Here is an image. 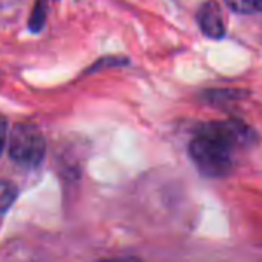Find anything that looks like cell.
I'll use <instances>...</instances> for the list:
<instances>
[{
	"mask_svg": "<svg viewBox=\"0 0 262 262\" xmlns=\"http://www.w3.org/2000/svg\"><path fill=\"white\" fill-rule=\"evenodd\" d=\"M196 21L203 34L209 38H223L226 35L223 11L215 0H207L198 8Z\"/></svg>",
	"mask_w": 262,
	"mask_h": 262,
	"instance_id": "cell-4",
	"label": "cell"
},
{
	"mask_svg": "<svg viewBox=\"0 0 262 262\" xmlns=\"http://www.w3.org/2000/svg\"><path fill=\"white\" fill-rule=\"evenodd\" d=\"M198 135L206 137L229 150L233 152L236 147H244L250 144L255 138L252 127H249L241 120H224V121H210L200 127Z\"/></svg>",
	"mask_w": 262,
	"mask_h": 262,
	"instance_id": "cell-3",
	"label": "cell"
},
{
	"mask_svg": "<svg viewBox=\"0 0 262 262\" xmlns=\"http://www.w3.org/2000/svg\"><path fill=\"white\" fill-rule=\"evenodd\" d=\"M46 144L40 129L31 123H18L11 132L9 155L25 167H37L45 157Z\"/></svg>",
	"mask_w": 262,
	"mask_h": 262,
	"instance_id": "cell-2",
	"label": "cell"
},
{
	"mask_svg": "<svg viewBox=\"0 0 262 262\" xmlns=\"http://www.w3.org/2000/svg\"><path fill=\"white\" fill-rule=\"evenodd\" d=\"M46 17H48V0H37L29 17V23H28L29 29L32 32L41 31V28L46 23Z\"/></svg>",
	"mask_w": 262,
	"mask_h": 262,
	"instance_id": "cell-6",
	"label": "cell"
},
{
	"mask_svg": "<svg viewBox=\"0 0 262 262\" xmlns=\"http://www.w3.org/2000/svg\"><path fill=\"white\" fill-rule=\"evenodd\" d=\"M189 149L195 166L203 175L209 178H221L230 173L233 167V158L232 150L227 147L206 137L196 135Z\"/></svg>",
	"mask_w": 262,
	"mask_h": 262,
	"instance_id": "cell-1",
	"label": "cell"
},
{
	"mask_svg": "<svg viewBox=\"0 0 262 262\" xmlns=\"http://www.w3.org/2000/svg\"><path fill=\"white\" fill-rule=\"evenodd\" d=\"M106 262H114V261H106Z\"/></svg>",
	"mask_w": 262,
	"mask_h": 262,
	"instance_id": "cell-10",
	"label": "cell"
},
{
	"mask_svg": "<svg viewBox=\"0 0 262 262\" xmlns=\"http://www.w3.org/2000/svg\"><path fill=\"white\" fill-rule=\"evenodd\" d=\"M226 3L238 14H256L262 11V0H226Z\"/></svg>",
	"mask_w": 262,
	"mask_h": 262,
	"instance_id": "cell-8",
	"label": "cell"
},
{
	"mask_svg": "<svg viewBox=\"0 0 262 262\" xmlns=\"http://www.w3.org/2000/svg\"><path fill=\"white\" fill-rule=\"evenodd\" d=\"M6 134H8V120L3 115H0V155L6 143Z\"/></svg>",
	"mask_w": 262,
	"mask_h": 262,
	"instance_id": "cell-9",
	"label": "cell"
},
{
	"mask_svg": "<svg viewBox=\"0 0 262 262\" xmlns=\"http://www.w3.org/2000/svg\"><path fill=\"white\" fill-rule=\"evenodd\" d=\"M17 198V187L14 183L0 180V215L5 213Z\"/></svg>",
	"mask_w": 262,
	"mask_h": 262,
	"instance_id": "cell-7",
	"label": "cell"
},
{
	"mask_svg": "<svg viewBox=\"0 0 262 262\" xmlns=\"http://www.w3.org/2000/svg\"><path fill=\"white\" fill-rule=\"evenodd\" d=\"M247 92L241 89H212L204 94V98L210 103H227V101H238L246 98Z\"/></svg>",
	"mask_w": 262,
	"mask_h": 262,
	"instance_id": "cell-5",
	"label": "cell"
}]
</instances>
